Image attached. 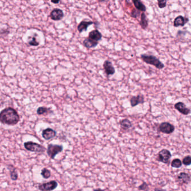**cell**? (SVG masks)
Returning a JSON list of instances; mask_svg holds the SVG:
<instances>
[{
    "label": "cell",
    "mask_w": 191,
    "mask_h": 191,
    "mask_svg": "<svg viewBox=\"0 0 191 191\" xmlns=\"http://www.w3.org/2000/svg\"><path fill=\"white\" fill-rule=\"evenodd\" d=\"M20 121L17 111L11 107L4 109L0 112V122L10 126L16 125Z\"/></svg>",
    "instance_id": "obj_1"
},
{
    "label": "cell",
    "mask_w": 191,
    "mask_h": 191,
    "mask_svg": "<svg viewBox=\"0 0 191 191\" xmlns=\"http://www.w3.org/2000/svg\"><path fill=\"white\" fill-rule=\"evenodd\" d=\"M141 58L145 63L154 66V67H156V68L159 70L163 69L165 67V65L164 64H163L158 58L153 55L141 54Z\"/></svg>",
    "instance_id": "obj_2"
},
{
    "label": "cell",
    "mask_w": 191,
    "mask_h": 191,
    "mask_svg": "<svg viewBox=\"0 0 191 191\" xmlns=\"http://www.w3.org/2000/svg\"><path fill=\"white\" fill-rule=\"evenodd\" d=\"M26 149L32 152L35 153H44L46 150V148L40 145L39 143L33 142L32 141L26 142L24 144Z\"/></svg>",
    "instance_id": "obj_3"
},
{
    "label": "cell",
    "mask_w": 191,
    "mask_h": 191,
    "mask_svg": "<svg viewBox=\"0 0 191 191\" xmlns=\"http://www.w3.org/2000/svg\"><path fill=\"white\" fill-rule=\"evenodd\" d=\"M63 150V145L50 143L48 145L47 153L48 156H49L51 159H54L56 155L59 153L62 152Z\"/></svg>",
    "instance_id": "obj_4"
},
{
    "label": "cell",
    "mask_w": 191,
    "mask_h": 191,
    "mask_svg": "<svg viewBox=\"0 0 191 191\" xmlns=\"http://www.w3.org/2000/svg\"><path fill=\"white\" fill-rule=\"evenodd\" d=\"M172 158V154L169 150L163 149L159 151L156 160L164 164H168Z\"/></svg>",
    "instance_id": "obj_5"
},
{
    "label": "cell",
    "mask_w": 191,
    "mask_h": 191,
    "mask_svg": "<svg viewBox=\"0 0 191 191\" xmlns=\"http://www.w3.org/2000/svg\"><path fill=\"white\" fill-rule=\"evenodd\" d=\"M158 130L163 134H171L175 130V127L169 122H165L159 125Z\"/></svg>",
    "instance_id": "obj_6"
},
{
    "label": "cell",
    "mask_w": 191,
    "mask_h": 191,
    "mask_svg": "<svg viewBox=\"0 0 191 191\" xmlns=\"http://www.w3.org/2000/svg\"><path fill=\"white\" fill-rule=\"evenodd\" d=\"M57 181H51L47 183H44L39 185L38 188L41 191H52L57 188Z\"/></svg>",
    "instance_id": "obj_7"
},
{
    "label": "cell",
    "mask_w": 191,
    "mask_h": 191,
    "mask_svg": "<svg viewBox=\"0 0 191 191\" xmlns=\"http://www.w3.org/2000/svg\"><path fill=\"white\" fill-rule=\"evenodd\" d=\"M63 11L60 9L56 8L51 11L50 14V18L54 21H59L64 18Z\"/></svg>",
    "instance_id": "obj_8"
},
{
    "label": "cell",
    "mask_w": 191,
    "mask_h": 191,
    "mask_svg": "<svg viewBox=\"0 0 191 191\" xmlns=\"http://www.w3.org/2000/svg\"><path fill=\"white\" fill-rule=\"evenodd\" d=\"M174 108L181 114L185 115H187L191 113V109L188 108L185 105V103L183 102H179L175 103L174 104Z\"/></svg>",
    "instance_id": "obj_9"
},
{
    "label": "cell",
    "mask_w": 191,
    "mask_h": 191,
    "mask_svg": "<svg viewBox=\"0 0 191 191\" xmlns=\"http://www.w3.org/2000/svg\"><path fill=\"white\" fill-rule=\"evenodd\" d=\"M103 67L104 68L106 74L107 76L112 75L115 73V67H114L111 61L108 60H105L103 64Z\"/></svg>",
    "instance_id": "obj_10"
},
{
    "label": "cell",
    "mask_w": 191,
    "mask_h": 191,
    "mask_svg": "<svg viewBox=\"0 0 191 191\" xmlns=\"http://www.w3.org/2000/svg\"><path fill=\"white\" fill-rule=\"evenodd\" d=\"M57 132L51 128H47L42 132V136L46 140H49L56 136Z\"/></svg>",
    "instance_id": "obj_11"
},
{
    "label": "cell",
    "mask_w": 191,
    "mask_h": 191,
    "mask_svg": "<svg viewBox=\"0 0 191 191\" xmlns=\"http://www.w3.org/2000/svg\"><path fill=\"white\" fill-rule=\"evenodd\" d=\"M189 21V19L188 18L184 17L182 15H179L177 16L174 20L173 21V26L177 28L178 26H184Z\"/></svg>",
    "instance_id": "obj_12"
},
{
    "label": "cell",
    "mask_w": 191,
    "mask_h": 191,
    "mask_svg": "<svg viewBox=\"0 0 191 191\" xmlns=\"http://www.w3.org/2000/svg\"><path fill=\"white\" fill-rule=\"evenodd\" d=\"M145 102L143 95L139 94L137 96H133L130 99L131 106L134 107L140 104H143Z\"/></svg>",
    "instance_id": "obj_13"
},
{
    "label": "cell",
    "mask_w": 191,
    "mask_h": 191,
    "mask_svg": "<svg viewBox=\"0 0 191 191\" xmlns=\"http://www.w3.org/2000/svg\"><path fill=\"white\" fill-rule=\"evenodd\" d=\"M94 24V22L92 21H88V20H83L80 22L78 25L77 26V30L80 33H82V32H86L88 29V26Z\"/></svg>",
    "instance_id": "obj_14"
},
{
    "label": "cell",
    "mask_w": 191,
    "mask_h": 191,
    "mask_svg": "<svg viewBox=\"0 0 191 191\" xmlns=\"http://www.w3.org/2000/svg\"><path fill=\"white\" fill-rule=\"evenodd\" d=\"M177 179L179 182L181 184H188L191 181V177L187 173L185 172H181L177 176Z\"/></svg>",
    "instance_id": "obj_15"
},
{
    "label": "cell",
    "mask_w": 191,
    "mask_h": 191,
    "mask_svg": "<svg viewBox=\"0 0 191 191\" xmlns=\"http://www.w3.org/2000/svg\"><path fill=\"white\" fill-rule=\"evenodd\" d=\"M102 35L101 33L99 32L97 29L93 30L92 31L89 32L88 34V38L92 40L93 41L99 42L102 39Z\"/></svg>",
    "instance_id": "obj_16"
},
{
    "label": "cell",
    "mask_w": 191,
    "mask_h": 191,
    "mask_svg": "<svg viewBox=\"0 0 191 191\" xmlns=\"http://www.w3.org/2000/svg\"><path fill=\"white\" fill-rule=\"evenodd\" d=\"M98 44H99V42L93 41L88 38L85 39L83 41V45L87 49L95 48Z\"/></svg>",
    "instance_id": "obj_17"
},
{
    "label": "cell",
    "mask_w": 191,
    "mask_h": 191,
    "mask_svg": "<svg viewBox=\"0 0 191 191\" xmlns=\"http://www.w3.org/2000/svg\"><path fill=\"white\" fill-rule=\"evenodd\" d=\"M133 2L134 3V6L137 10L142 11V12H145L147 10L146 6L144 5L141 1L139 0H133Z\"/></svg>",
    "instance_id": "obj_18"
},
{
    "label": "cell",
    "mask_w": 191,
    "mask_h": 191,
    "mask_svg": "<svg viewBox=\"0 0 191 191\" xmlns=\"http://www.w3.org/2000/svg\"><path fill=\"white\" fill-rule=\"evenodd\" d=\"M148 19L147 18L145 14L144 13H141V20H140V25L142 29L145 30L148 26Z\"/></svg>",
    "instance_id": "obj_19"
},
{
    "label": "cell",
    "mask_w": 191,
    "mask_h": 191,
    "mask_svg": "<svg viewBox=\"0 0 191 191\" xmlns=\"http://www.w3.org/2000/svg\"><path fill=\"white\" fill-rule=\"evenodd\" d=\"M120 124L121 128H122L124 130H127L132 127L133 126V124L131 122V121L126 118L121 120Z\"/></svg>",
    "instance_id": "obj_20"
},
{
    "label": "cell",
    "mask_w": 191,
    "mask_h": 191,
    "mask_svg": "<svg viewBox=\"0 0 191 191\" xmlns=\"http://www.w3.org/2000/svg\"><path fill=\"white\" fill-rule=\"evenodd\" d=\"M11 168H10V166H8V169H9V170H10L11 179V180L15 181L16 180H17V179H18V174L16 172L15 168H14L11 165Z\"/></svg>",
    "instance_id": "obj_21"
},
{
    "label": "cell",
    "mask_w": 191,
    "mask_h": 191,
    "mask_svg": "<svg viewBox=\"0 0 191 191\" xmlns=\"http://www.w3.org/2000/svg\"><path fill=\"white\" fill-rule=\"evenodd\" d=\"M51 109L50 108H48L45 107H39L36 113L38 115H43L45 114H48V113H51Z\"/></svg>",
    "instance_id": "obj_22"
},
{
    "label": "cell",
    "mask_w": 191,
    "mask_h": 191,
    "mask_svg": "<svg viewBox=\"0 0 191 191\" xmlns=\"http://www.w3.org/2000/svg\"><path fill=\"white\" fill-rule=\"evenodd\" d=\"M36 34H35L34 36L32 37H30L28 38V43L30 45L32 46H38L39 45V42L37 41L36 39Z\"/></svg>",
    "instance_id": "obj_23"
},
{
    "label": "cell",
    "mask_w": 191,
    "mask_h": 191,
    "mask_svg": "<svg viewBox=\"0 0 191 191\" xmlns=\"http://www.w3.org/2000/svg\"><path fill=\"white\" fill-rule=\"evenodd\" d=\"M182 162L179 159H175L171 162V166L174 168H179L182 166Z\"/></svg>",
    "instance_id": "obj_24"
},
{
    "label": "cell",
    "mask_w": 191,
    "mask_h": 191,
    "mask_svg": "<svg viewBox=\"0 0 191 191\" xmlns=\"http://www.w3.org/2000/svg\"><path fill=\"white\" fill-rule=\"evenodd\" d=\"M41 175L44 179H49L51 176V172L47 168H44L42 170Z\"/></svg>",
    "instance_id": "obj_25"
},
{
    "label": "cell",
    "mask_w": 191,
    "mask_h": 191,
    "mask_svg": "<svg viewBox=\"0 0 191 191\" xmlns=\"http://www.w3.org/2000/svg\"><path fill=\"white\" fill-rule=\"evenodd\" d=\"M182 164L185 166H191V156L188 155V156L185 157L182 161Z\"/></svg>",
    "instance_id": "obj_26"
},
{
    "label": "cell",
    "mask_w": 191,
    "mask_h": 191,
    "mask_svg": "<svg viewBox=\"0 0 191 191\" xmlns=\"http://www.w3.org/2000/svg\"><path fill=\"white\" fill-rule=\"evenodd\" d=\"M138 189L140 191H148L149 189V187L146 182H143V184L140 185V186L138 187Z\"/></svg>",
    "instance_id": "obj_27"
},
{
    "label": "cell",
    "mask_w": 191,
    "mask_h": 191,
    "mask_svg": "<svg viewBox=\"0 0 191 191\" xmlns=\"http://www.w3.org/2000/svg\"><path fill=\"white\" fill-rule=\"evenodd\" d=\"M167 0H158V5L160 9H164L167 6Z\"/></svg>",
    "instance_id": "obj_28"
},
{
    "label": "cell",
    "mask_w": 191,
    "mask_h": 191,
    "mask_svg": "<svg viewBox=\"0 0 191 191\" xmlns=\"http://www.w3.org/2000/svg\"><path fill=\"white\" fill-rule=\"evenodd\" d=\"M140 11L139 10H136V9H134L133 10V11H131V16L134 18H137V17L140 16Z\"/></svg>",
    "instance_id": "obj_29"
},
{
    "label": "cell",
    "mask_w": 191,
    "mask_h": 191,
    "mask_svg": "<svg viewBox=\"0 0 191 191\" xmlns=\"http://www.w3.org/2000/svg\"><path fill=\"white\" fill-rule=\"evenodd\" d=\"M154 191H167L165 189H163L162 188H156L154 189Z\"/></svg>",
    "instance_id": "obj_30"
},
{
    "label": "cell",
    "mask_w": 191,
    "mask_h": 191,
    "mask_svg": "<svg viewBox=\"0 0 191 191\" xmlns=\"http://www.w3.org/2000/svg\"><path fill=\"white\" fill-rule=\"evenodd\" d=\"M52 3H55V4H57V3H59L60 1H51Z\"/></svg>",
    "instance_id": "obj_31"
},
{
    "label": "cell",
    "mask_w": 191,
    "mask_h": 191,
    "mask_svg": "<svg viewBox=\"0 0 191 191\" xmlns=\"http://www.w3.org/2000/svg\"><path fill=\"white\" fill-rule=\"evenodd\" d=\"M93 191H104V190L101 189H100V188H97V189H94Z\"/></svg>",
    "instance_id": "obj_32"
},
{
    "label": "cell",
    "mask_w": 191,
    "mask_h": 191,
    "mask_svg": "<svg viewBox=\"0 0 191 191\" xmlns=\"http://www.w3.org/2000/svg\"><path fill=\"white\" fill-rule=\"evenodd\" d=\"M0 162H1V158H0Z\"/></svg>",
    "instance_id": "obj_33"
}]
</instances>
